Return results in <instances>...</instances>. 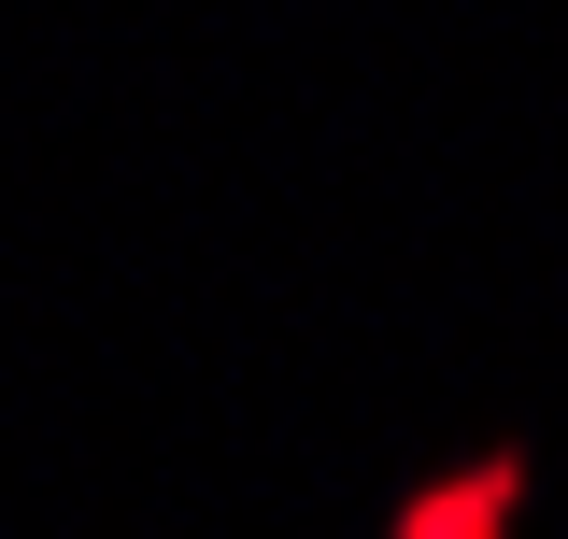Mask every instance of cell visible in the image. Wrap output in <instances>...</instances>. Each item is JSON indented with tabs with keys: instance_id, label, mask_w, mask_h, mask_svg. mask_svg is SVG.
<instances>
[{
	"instance_id": "cell-1",
	"label": "cell",
	"mask_w": 568,
	"mask_h": 539,
	"mask_svg": "<svg viewBox=\"0 0 568 539\" xmlns=\"http://www.w3.org/2000/svg\"><path fill=\"white\" fill-rule=\"evenodd\" d=\"M398 539H511V469H469V482H440V497H413Z\"/></svg>"
}]
</instances>
